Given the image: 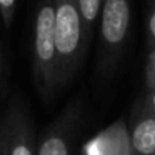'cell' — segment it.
Listing matches in <instances>:
<instances>
[{
  "label": "cell",
  "instance_id": "obj_1",
  "mask_svg": "<svg viewBox=\"0 0 155 155\" xmlns=\"http://www.w3.org/2000/svg\"><path fill=\"white\" fill-rule=\"evenodd\" d=\"M55 45H57V88L62 90L78 72L88 47L77 0H54Z\"/></svg>",
  "mask_w": 155,
  "mask_h": 155
},
{
  "label": "cell",
  "instance_id": "obj_2",
  "mask_svg": "<svg viewBox=\"0 0 155 155\" xmlns=\"http://www.w3.org/2000/svg\"><path fill=\"white\" fill-rule=\"evenodd\" d=\"M34 80L44 100H52L57 88V45H55L54 0H40L34 24Z\"/></svg>",
  "mask_w": 155,
  "mask_h": 155
},
{
  "label": "cell",
  "instance_id": "obj_3",
  "mask_svg": "<svg viewBox=\"0 0 155 155\" xmlns=\"http://www.w3.org/2000/svg\"><path fill=\"white\" fill-rule=\"evenodd\" d=\"M100 72L117 67L130 30V0H104L100 8Z\"/></svg>",
  "mask_w": 155,
  "mask_h": 155
},
{
  "label": "cell",
  "instance_id": "obj_4",
  "mask_svg": "<svg viewBox=\"0 0 155 155\" xmlns=\"http://www.w3.org/2000/svg\"><path fill=\"white\" fill-rule=\"evenodd\" d=\"M4 118L7 124L8 155H37L35 127L25 102L14 97Z\"/></svg>",
  "mask_w": 155,
  "mask_h": 155
},
{
  "label": "cell",
  "instance_id": "obj_5",
  "mask_svg": "<svg viewBox=\"0 0 155 155\" xmlns=\"http://www.w3.org/2000/svg\"><path fill=\"white\" fill-rule=\"evenodd\" d=\"M78 117L80 108L74 102L44 132L37 142V155H74Z\"/></svg>",
  "mask_w": 155,
  "mask_h": 155
},
{
  "label": "cell",
  "instance_id": "obj_6",
  "mask_svg": "<svg viewBox=\"0 0 155 155\" xmlns=\"http://www.w3.org/2000/svg\"><path fill=\"white\" fill-rule=\"evenodd\" d=\"M128 138L134 155H155V108L145 100L132 114Z\"/></svg>",
  "mask_w": 155,
  "mask_h": 155
},
{
  "label": "cell",
  "instance_id": "obj_7",
  "mask_svg": "<svg viewBox=\"0 0 155 155\" xmlns=\"http://www.w3.org/2000/svg\"><path fill=\"white\" fill-rule=\"evenodd\" d=\"M87 155H134L128 138V125L124 120L112 124L85 147Z\"/></svg>",
  "mask_w": 155,
  "mask_h": 155
},
{
  "label": "cell",
  "instance_id": "obj_8",
  "mask_svg": "<svg viewBox=\"0 0 155 155\" xmlns=\"http://www.w3.org/2000/svg\"><path fill=\"white\" fill-rule=\"evenodd\" d=\"M102 2L104 0H77L78 10H80V15H82V22H84L85 37H87L88 42H90L95 24H97L98 17H100Z\"/></svg>",
  "mask_w": 155,
  "mask_h": 155
},
{
  "label": "cell",
  "instance_id": "obj_9",
  "mask_svg": "<svg viewBox=\"0 0 155 155\" xmlns=\"http://www.w3.org/2000/svg\"><path fill=\"white\" fill-rule=\"evenodd\" d=\"M15 8H17V0H0V18L7 30H10L12 27Z\"/></svg>",
  "mask_w": 155,
  "mask_h": 155
},
{
  "label": "cell",
  "instance_id": "obj_10",
  "mask_svg": "<svg viewBox=\"0 0 155 155\" xmlns=\"http://www.w3.org/2000/svg\"><path fill=\"white\" fill-rule=\"evenodd\" d=\"M155 87V47L150 48V55L145 67V88L152 90Z\"/></svg>",
  "mask_w": 155,
  "mask_h": 155
},
{
  "label": "cell",
  "instance_id": "obj_11",
  "mask_svg": "<svg viewBox=\"0 0 155 155\" xmlns=\"http://www.w3.org/2000/svg\"><path fill=\"white\" fill-rule=\"evenodd\" d=\"M147 44L150 48L155 47V5L152 7L147 20Z\"/></svg>",
  "mask_w": 155,
  "mask_h": 155
},
{
  "label": "cell",
  "instance_id": "obj_12",
  "mask_svg": "<svg viewBox=\"0 0 155 155\" xmlns=\"http://www.w3.org/2000/svg\"><path fill=\"white\" fill-rule=\"evenodd\" d=\"M0 155H8L7 124H5V118H2V120H0Z\"/></svg>",
  "mask_w": 155,
  "mask_h": 155
},
{
  "label": "cell",
  "instance_id": "obj_13",
  "mask_svg": "<svg viewBox=\"0 0 155 155\" xmlns=\"http://www.w3.org/2000/svg\"><path fill=\"white\" fill-rule=\"evenodd\" d=\"M145 102H147L150 107H153L155 108V87L152 88V90H147V95H145V98H143Z\"/></svg>",
  "mask_w": 155,
  "mask_h": 155
},
{
  "label": "cell",
  "instance_id": "obj_14",
  "mask_svg": "<svg viewBox=\"0 0 155 155\" xmlns=\"http://www.w3.org/2000/svg\"><path fill=\"white\" fill-rule=\"evenodd\" d=\"M2 64H4V54H2V45H0V77H2Z\"/></svg>",
  "mask_w": 155,
  "mask_h": 155
}]
</instances>
